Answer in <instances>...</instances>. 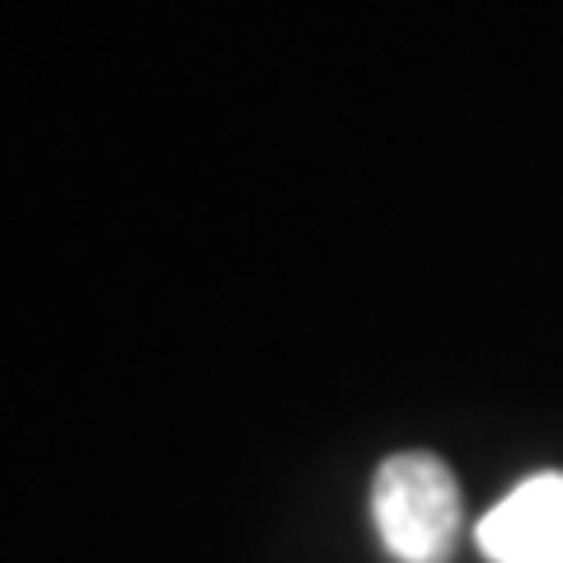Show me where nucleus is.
Returning a JSON list of instances; mask_svg holds the SVG:
<instances>
[{"mask_svg": "<svg viewBox=\"0 0 563 563\" xmlns=\"http://www.w3.org/2000/svg\"><path fill=\"white\" fill-rule=\"evenodd\" d=\"M461 484L432 451H399L380 461L372 484V521L385 554L399 563H442L461 536Z\"/></svg>", "mask_w": 563, "mask_h": 563, "instance_id": "1", "label": "nucleus"}, {"mask_svg": "<svg viewBox=\"0 0 563 563\" xmlns=\"http://www.w3.org/2000/svg\"><path fill=\"white\" fill-rule=\"evenodd\" d=\"M474 540L488 563H563V474L521 479L484 512Z\"/></svg>", "mask_w": 563, "mask_h": 563, "instance_id": "2", "label": "nucleus"}]
</instances>
